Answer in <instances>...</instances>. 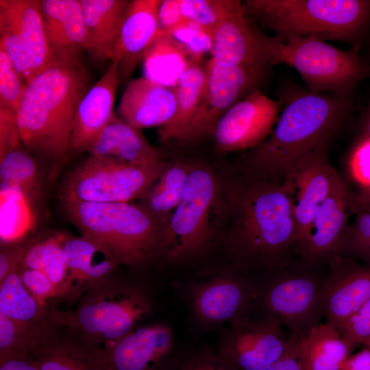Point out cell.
<instances>
[{"label": "cell", "mask_w": 370, "mask_h": 370, "mask_svg": "<svg viewBox=\"0 0 370 370\" xmlns=\"http://www.w3.org/2000/svg\"><path fill=\"white\" fill-rule=\"evenodd\" d=\"M339 370H370V345L356 354H352L341 365Z\"/></svg>", "instance_id": "obj_51"}, {"label": "cell", "mask_w": 370, "mask_h": 370, "mask_svg": "<svg viewBox=\"0 0 370 370\" xmlns=\"http://www.w3.org/2000/svg\"><path fill=\"white\" fill-rule=\"evenodd\" d=\"M20 274L25 287L42 307L47 308V301L58 296L53 283L45 273L20 268Z\"/></svg>", "instance_id": "obj_45"}, {"label": "cell", "mask_w": 370, "mask_h": 370, "mask_svg": "<svg viewBox=\"0 0 370 370\" xmlns=\"http://www.w3.org/2000/svg\"><path fill=\"white\" fill-rule=\"evenodd\" d=\"M352 108L349 96L310 90L291 95L271 134L247 154L258 180L284 183L299 159L330 142Z\"/></svg>", "instance_id": "obj_3"}, {"label": "cell", "mask_w": 370, "mask_h": 370, "mask_svg": "<svg viewBox=\"0 0 370 370\" xmlns=\"http://www.w3.org/2000/svg\"><path fill=\"white\" fill-rule=\"evenodd\" d=\"M81 290L75 309L66 314L53 313V317L107 352L140 326L152 309L143 286L110 275Z\"/></svg>", "instance_id": "obj_7"}, {"label": "cell", "mask_w": 370, "mask_h": 370, "mask_svg": "<svg viewBox=\"0 0 370 370\" xmlns=\"http://www.w3.org/2000/svg\"><path fill=\"white\" fill-rule=\"evenodd\" d=\"M282 108L261 89L235 103L218 122L213 136L221 152L251 149L271 134Z\"/></svg>", "instance_id": "obj_17"}, {"label": "cell", "mask_w": 370, "mask_h": 370, "mask_svg": "<svg viewBox=\"0 0 370 370\" xmlns=\"http://www.w3.org/2000/svg\"><path fill=\"white\" fill-rule=\"evenodd\" d=\"M90 156L110 158L121 162L145 165L162 161L140 130L133 127L115 114L89 149Z\"/></svg>", "instance_id": "obj_27"}, {"label": "cell", "mask_w": 370, "mask_h": 370, "mask_svg": "<svg viewBox=\"0 0 370 370\" xmlns=\"http://www.w3.org/2000/svg\"><path fill=\"white\" fill-rule=\"evenodd\" d=\"M267 35L243 10L216 29L211 58L225 65L249 66L269 73L265 52Z\"/></svg>", "instance_id": "obj_21"}, {"label": "cell", "mask_w": 370, "mask_h": 370, "mask_svg": "<svg viewBox=\"0 0 370 370\" xmlns=\"http://www.w3.org/2000/svg\"><path fill=\"white\" fill-rule=\"evenodd\" d=\"M63 249L69 272V291L77 293L110 276L119 264L106 249L83 236L64 235Z\"/></svg>", "instance_id": "obj_28"}, {"label": "cell", "mask_w": 370, "mask_h": 370, "mask_svg": "<svg viewBox=\"0 0 370 370\" xmlns=\"http://www.w3.org/2000/svg\"><path fill=\"white\" fill-rule=\"evenodd\" d=\"M42 325L25 327L0 313V358L26 355L33 338Z\"/></svg>", "instance_id": "obj_39"}, {"label": "cell", "mask_w": 370, "mask_h": 370, "mask_svg": "<svg viewBox=\"0 0 370 370\" xmlns=\"http://www.w3.org/2000/svg\"><path fill=\"white\" fill-rule=\"evenodd\" d=\"M341 247V256L370 265V212H356Z\"/></svg>", "instance_id": "obj_37"}, {"label": "cell", "mask_w": 370, "mask_h": 370, "mask_svg": "<svg viewBox=\"0 0 370 370\" xmlns=\"http://www.w3.org/2000/svg\"><path fill=\"white\" fill-rule=\"evenodd\" d=\"M180 4L186 20L212 35L225 20L243 10L238 0H180Z\"/></svg>", "instance_id": "obj_36"}, {"label": "cell", "mask_w": 370, "mask_h": 370, "mask_svg": "<svg viewBox=\"0 0 370 370\" xmlns=\"http://www.w3.org/2000/svg\"><path fill=\"white\" fill-rule=\"evenodd\" d=\"M162 0H133L127 6L111 61L117 65L121 84H127L158 31Z\"/></svg>", "instance_id": "obj_22"}, {"label": "cell", "mask_w": 370, "mask_h": 370, "mask_svg": "<svg viewBox=\"0 0 370 370\" xmlns=\"http://www.w3.org/2000/svg\"><path fill=\"white\" fill-rule=\"evenodd\" d=\"M0 182L21 188L37 203L41 197L42 183L39 168L23 147L0 158Z\"/></svg>", "instance_id": "obj_35"}, {"label": "cell", "mask_w": 370, "mask_h": 370, "mask_svg": "<svg viewBox=\"0 0 370 370\" xmlns=\"http://www.w3.org/2000/svg\"><path fill=\"white\" fill-rule=\"evenodd\" d=\"M245 15L281 40L314 36L352 42L370 26V0H247Z\"/></svg>", "instance_id": "obj_4"}, {"label": "cell", "mask_w": 370, "mask_h": 370, "mask_svg": "<svg viewBox=\"0 0 370 370\" xmlns=\"http://www.w3.org/2000/svg\"><path fill=\"white\" fill-rule=\"evenodd\" d=\"M64 235L57 234L45 239L44 273L56 288L58 295L69 292V272L63 249Z\"/></svg>", "instance_id": "obj_38"}, {"label": "cell", "mask_w": 370, "mask_h": 370, "mask_svg": "<svg viewBox=\"0 0 370 370\" xmlns=\"http://www.w3.org/2000/svg\"><path fill=\"white\" fill-rule=\"evenodd\" d=\"M352 213V192L338 175L305 236L295 247L297 256L308 263L328 265L341 258V247Z\"/></svg>", "instance_id": "obj_16"}, {"label": "cell", "mask_w": 370, "mask_h": 370, "mask_svg": "<svg viewBox=\"0 0 370 370\" xmlns=\"http://www.w3.org/2000/svg\"><path fill=\"white\" fill-rule=\"evenodd\" d=\"M204 89L193 117L180 141L190 143L213 136L224 114L254 91L261 89L269 73L243 66H229L210 58L206 65Z\"/></svg>", "instance_id": "obj_12"}, {"label": "cell", "mask_w": 370, "mask_h": 370, "mask_svg": "<svg viewBox=\"0 0 370 370\" xmlns=\"http://www.w3.org/2000/svg\"><path fill=\"white\" fill-rule=\"evenodd\" d=\"M79 1L86 30V51L97 62L111 61L130 1Z\"/></svg>", "instance_id": "obj_26"}, {"label": "cell", "mask_w": 370, "mask_h": 370, "mask_svg": "<svg viewBox=\"0 0 370 370\" xmlns=\"http://www.w3.org/2000/svg\"><path fill=\"white\" fill-rule=\"evenodd\" d=\"M300 338L299 335L288 333L284 352L267 370H304L299 352Z\"/></svg>", "instance_id": "obj_48"}, {"label": "cell", "mask_w": 370, "mask_h": 370, "mask_svg": "<svg viewBox=\"0 0 370 370\" xmlns=\"http://www.w3.org/2000/svg\"><path fill=\"white\" fill-rule=\"evenodd\" d=\"M143 60L144 77L171 88L188 67L199 63L170 34L159 32Z\"/></svg>", "instance_id": "obj_31"}, {"label": "cell", "mask_w": 370, "mask_h": 370, "mask_svg": "<svg viewBox=\"0 0 370 370\" xmlns=\"http://www.w3.org/2000/svg\"><path fill=\"white\" fill-rule=\"evenodd\" d=\"M362 131V138H370V104L364 115Z\"/></svg>", "instance_id": "obj_54"}, {"label": "cell", "mask_w": 370, "mask_h": 370, "mask_svg": "<svg viewBox=\"0 0 370 370\" xmlns=\"http://www.w3.org/2000/svg\"><path fill=\"white\" fill-rule=\"evenodd\" d=\"M354 348L326 322L312 328L299 341L304 370H339Z\"/></svg>", "instance_id": "obj_29"}, {"label": "cell", "mask_w": 370, "mask_h": 370, "mask_svg": "<svg viewBox=\"0 0 370 370\" xmlns=\"http://www.w3.org/2000/svg\"><path fill=\"white\" fill-rule=\"evenodd\" d=\"M120 84L117 65L110 61L99 80L82 99L77 109L71 140V151H88L100 133L111 121L117 87Z\"/></svg>", "instance_id": "obj_23"}, {"label": "cell", "mask_w": 370, "mask_h": 370, "mask_svg": "<svg viewBox=\"0 0 370 370\" xmlns=\"http://www.w3.org/2000/svg\"><path fill=\"white\" fill-rule=\"evenodd\" d=\"M266 56L271 68L280 64L293 67L308 90L349 96L370 75V65L356 49L343 50L314 36L266 39Z\"/></svg>", "instance_id": "obj_8"}, {"label": "cell", "mask_w": 370, "mask_h": 370, "mask_svg": "<svg viewBox=\"0 0 370 370\" xmlns=\"http://www.w3.org/2000/svg\"><path fill=\"white\" fill-rule=\"evenodd\" d=\"M0 313L27 328H38L49 320L47 308L40 305L25 287L20 269L0 282Z\"/></svg>", "instance_id": "obj_33"}, {"label": "cell", "mask_w": 370, "mask_h": 370, "mask_svg": "<svg viewBox=\"0 0 370 370\" xmlns=\"http://www.w3.org/2000/svg\"><path fill=\"white\" fill-rule=\"evenodd\" d=\"M187 289L193 316L201 325L230 324L250 317L255 284L251 278L243 273L191 283Z\"/></svg>", "instance_id": "obj_15"}, {"label": "cell", "mask_w": 370, "mask_h": 370, "mask_svg": "<svg viewBox=\"0 0 370 370\" xmlns=\"http://www.w3.org/2000/svg\"><path fill=\"white\" fill-rule=\"evenodd\" d=\"M45 239L27 244L21 268L44 273Z\"/></svg>", "instance_id": "obj_50"}, {"label": "cell", "mask_w": 370, "mask_h": 370, "mask_svg": "<svg viewBox=\"0 0 370 370\" xmlns=\"http://www.w3.org/2000/svg\"><path fill=\"white\" fill-rule=\"evenodd\" d=\"M26 86L6 51L0 46V106L16 113Z\"/></svg>", "instance_id": "obj_40"}, {"label": "cell", "mask_w": 370, "mask_h": 370, "mask_svg": "<svg viewBox=\"0 0 370 370\" xmlns=\"http://www.w3.org/2000/svg\"><path fill=\"white\" fill-rule=\"evenodd\" d=\"M23 147L19 133L16 113L0 106V158L8 152Z\"/></svg>", "instance_id": "obj_46"}, {"label": "cell", "mask_w": 370, "mask_h": 370, "mask_svg": "<svg viewBox=\"0 0 370 370\" xmlns=\"http://www.w3.org/2000/svg\"><path fill=\"white\" fill-rule=\"evenodd\" d=\"M234 211L230 246L243 274L258 276L298 258L293 200L284 183L254 182L239 190Z\"/></svg>", "instance_id": "obj_1"}, {"label": "cell", "mask_w": 370, "mask_h": 370, "mask_svg": "<svg viewBox=\"0 0 370 370\" xmlns=\"http://www.w3.org/2000/svg\"><path fill=\"white\" fill-rule=\"evenodd\" d=\"M329 266L299 258L251 278L256 289L251 317L271 318L301 338L325 317L323 288Z\"/></svg>", "instance_id": "obj_6"}, {"label": "cell", "mask_w": 370, "mask_h": 370, "mask_svg": "<svg viewBox=\"0 0 370 370\" xmlns=\"http://www.w3.org/2000/svg\"><path fill=\"white\" fill-rule=\"evenodd\" d=\"M47 38L56 58L81 59L86 30L79 0H39Z\"/></svg>", "instance_id": "obj_25"}, {"label": "cell", "mask_w": 370, "mask_h": 370, "mask_svg": "<svg viewBox=\"0 0 370 370\" xmlns=\"http://www.w3.org/2000/svg\"><path fill=\"white\" fill-rule=\"evenodd\" d=\"M66 215L82 236L119 264L138 267L163 253V229L142 205L131 202H64Z\"/></svg>", "instance_id": "obj_5"}, {"label": "cell", "mask_w": 370, "mask_h": 370, "mask_svg": "<svg viewBox=\"0 0 370 370\" xmlns=\"http://www.w3.org/2000/svg\"><path fill=\"white\" fill-rule=\"evenodd\" d=\"M328 266L323 295L325 318L336 328L370 299V265L341 257Z\"/></svg>", "instance_id": "obj_20"}, {"label": "cell", "mask_w": 370, "mask_h": 370, "mask_svg": "<svg viewBox=\"0 0 370 370\" xmlns=\"http://www.w3.org/2000/svg\"><path fill=\"white\" fill-rule=\"evenodd\" d=\"M81 59L57 58L26 86L16 111L23 147L50 161L63 160L78 106L90 88Z\"/></svg>", "instance_id": "obj_2"}, {"label": "cell", "mask_w": 370, "mask_h": 370, "mask_svg": "<svg viewBox=\"0 0 370 370\" xmlns=\"http://www.w3.org/2000/svg\"><path fill=\"white\" fill-rule=\"evenodd\" d=\"M0 46L25 84L56 61L38 1L0 0Z\"/></svg>", "instance_id": "obj_11"}, {"label": "cell", "mask_w": 370, "mask_h": 370, "mask_svg": "<svg viewBox=\"0 0 370 370\" xmlns=\"http://www.w3.org/2000/svg\"><path fill=\"white\" fill-rule=\"evenodd\" d=\"M175 108L173 88L141 77L126 84L117 113L123 121L140 130L164 125L174 115Z\"/></svg>", "instance_id": "obj_24"}, {"label": "cell", "mask_w": 370, "mask_h": 370, "mask_svg": "<svg viewBox=\"0 0 370 370\" xmlns=\"http://www.w3.org/2000/svg\"><path fill=\"white\" fill-rule=\"evenodd\" d=\"M111 370H178L171 328L162 323L140 325L108 351Z\"/></svg>", "instance_id": "obj_19"}, {"label": "cell", "mask_w": 370, "mask_h": 370, "mask_svg": "<svg viewBox=\"0 0 370 370\" xmlns=\"http://www.w3.org/2000/svg\"><path fill=\"white\" fill-rule=\"evenodd\" d=\"M349 170L360 188H370V138H360L349 158Z\"/></svg>", "instance_id": "obj_43"}, {"label": "cell", "mask_w": 370, "mask_h": 370, "mask_svg": "<svg viewBox=\"0 0 370 370\" xmlns=\"http://www.w3.org/2000/svg\"><path fill=\"white\" fill-rule=\"evenodd\" d=\"M206 68L199 63L188 67L173 87L176 108L171 119L158 127L160 142L180 141L199 106L206 80Z\"/></svg>", "instance_id": "obj_30"}, {"label": "cell", "mask_w": 370, "mask_h": 370, "mask_svg": "<svg viewBox=\"0 0 370 370\" xmlns=\"http://www.w3.org/2000/svg\"><path fill=\"white\" fill-rule=\"evenodd\" d=\"M0 370H40L27 355L0 358Z\"/></svg>", "instance_id": "obj_52"}, {"label": "cell", "mask_w": 370, "mask_h": 370, "mask_svg": "<svg viewBox=\"0 0 370 370\" xmlns=\"http://www.w3.org/2000/svg\"><path fill=\"white\" fill-rule=\"evenodd\" d=\"M220 186L206 168L190 169L180 201L163 228L162 251L177 261L196 255L213 239Z\"/></svg>", "instance_id": "obj_10"}, {"label": "cell", "mask_w": 370, "mask_h": 370, "mask_svg": "<svg viewBox=\"0 0 370 370\" xmlns=\"http://www.w3.org/2000/svg\"><path fill=\"white\" fill-rule=\"evenodd\" d=\"M288 340L278 321L249 317L223 330L217 351L236 370H267L283 354Z\"/></svg>", "instance_id": "obj_13"}, {"label": "cell", "mask_w": 370, "mask_h": 370, "mask_svg": "<svg viewBox=\"0 0 370 370\" xmlns=\"http://www.w3.org/2000/svg\"><path fill=\"white\" fill-rule=\"evenodd\" d=\"M190 168L176 162L165 166L160 176L143 198L145 207L165 226L178 205Z\"/></svg>", "instance_id": "obj_34"}, {"label": "cell", "mask_w": 370, "mask_h": 370, "mask_svg": "<svg viewBox=\"0 0 370 370\" xmlns=\"http://www.w3.org/2000/svg\"><path fill=\"white\" fill-rule=\"evenodd\" d=\"M0 184L1 244L21 243L36 225L37 202L19 187Z\"/></svg>", "instance_id": "obj_32"}, {"label": "cell", "mask_w": 370, "mask_h": 370, "mask_svg": "<svg viewBox=\"0 0 370 370\" xmlns=\"http://www.w3.org/2000/svg\"><path fill=\"white\" fill-rule=\"evenodd\" d=\"M27 244L1 245L0 251V282L12 272L21 268Z\"/></svg>", "instance_id": "obj_49"}, {"label": "cell", "mask_w": 370, "mask_h": 370, "mask_svg": "<svg viewBox=\"0 0 370 370\" xmlns=\"http://www.w3.org/2000/svg\"><path fill=\"white\" fill-rule=\"evenodd\" d=\"M159 32L170 34L174 29L185 22L180 0H162L158 11Z\"/></svg>", "instance_id": "obj_47"}, {"label": "cell", "mask_w": 370, "mask_h": 370, "mask_svg": "<svg viewBox=\"0 0 370 370\" xmlns=\"http://www.w3.org/2000/svg\"><path fill=\"white\" fill-rule=\"evenodd\" d=\"M166 164L137 165L90 156L65 176L60 189L64 202L119 203L143 198Z\"/></svg>", "instance_id": "obj_9"}, {"label": "cell", "mask_w": 370, "mask_h": 370, "mask_svg": "<svg viewBox=\"0 0 370 370\" xmlns=\"http://www.w3.org/2000/svg\"><path fill=\"white\" fill-rule=\"evenodd\" d=\"M170 34L198 62L206 53H211L213 35L192 21H186Z\"/></svg>", "instance_id": "obj_41"}, {"label": "cell", "mask_w": 370, "mask_h": 370, "mask_svg": "<svg viewBox=\"0 0 370 370\" xmlns=\"http://www.w3.org/2000/svg\"><path fill=\"white\" fill-rule=\"evenodd\" d=\"M336 328L354 346L370 345V299Z\"/></svg>", "instance_id": "obj_42"}, {"label": "cell", "mask_w": 370, "mask_h": 370, "mask_svg": "<svg viewBox=\"0 0 370 370\" xmlns=\"http://www.w3.org/2000/svg\"><path fill=\"white\" fill-rule=\"evenodd\" d=\"M178 370H236L217 350L202 347L182 358Z\"/></svg>", "instance_id": "obj_44"}, {"label": "cell", "mask_w": 370, "mask_h": 370, "mask_svg": "<svg viewBox=\"0 0 370 370\" xmlns=\"http://www.w3.org/2000/svg\"><path fill=\"white\" fill-rule=\"evenodd\" d=\"M26 355L40 370H111L106 349L52 319L36 335Z\"/></svg>", "instance_id": "obj_14"}, {"label": "cell", "mask_w": 370, "mask_h": 370, "mask_svg": "<svg viewBox=\"0 0 370 370\" xmlns=\"http://www.w3.org/2000/svg\"><path fill=\"white\" fill-rule=\"evenodd\" d=\"M353 213L358 212H370V188H360L352 192Z\"/></svg>", "instance_id": "obj_53"}, {"label": "cell", "mask_w": 370, "mask_h": 370, "mask_svg": "<svg viewBox=\"0 0 370 370\" xmlns=\"http://www.w3.org/2000/svg\"><path fill=\"white\" fill-rule=\"evenodd\" d=\"M328 144L329 142L321 144L299 159L284 182L293 200L296 224L295 247L305 236L338 175L330 163Z\"/></svg>", "instance_id": "obj_18"}]
</instances>
